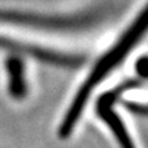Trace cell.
Returning a JSON list of instances; mask_svg holds the SVG:
<instances>
[{
    "label": "cell",
    "instance_id": "5b68a950",
    "mask_svg": "<svg viewBox=\"0 0 148 148\" xmlns=\"http://www.w3.org/2000/svg\"><path fill=\"white\" fill-rule=\"evenodd\" d=\"M8 75V91L16 100H22L27 95V82L25 74V64L18 56H10L5 61Z\"/></svg>",
    "mask_w": 148,
    "mask_h": 148
},
{
    "label": "cell",
    "instance_id": "8992f818",
    "mask_svg": "<svg viewBox=\"0 0 148 148\" xmlns=\"http://www.w3.org/2000/svg\"><path fill=\"white\" fill-rule=\"evenodd\" d=\"M135 70H136V73H138V75L140 77V78L144 79L147 77V57L146 56L140 57V59L136 61Z\"/></svg>",
    "mask_w": 148,
    "mask_h": 148
},
{
    "label": "cell",
    "instance_id": "6da1fadb",
    "mask_svg": "<svg viewBox=\"0 0 148 148\" xmlns=\"http://www.w3.org/2000/svg\"><path fill=\"white\" fill-rule=\"evenodd\" d=\"M146 30H147V10L146 8H143L142 12L138 14V17L129 26L127 30L121 35L118 42H116L114 46L97 60V62L91 69V72L88 73V77L86 78V81L79 87L78 92L74 96L73 101L70 103L69 109L65 113L62 122L60 125L59 135L61 139H66L72 134L77 122L81 118L82 112H83L94 88L127 56L129 52L135 47V44L144 35Z\"/></svg>",
    "mask_w": 148,
    "mask_h": 148
},
{
    "label": "cell",
    "instance_id": "3957f363",
    "mask_svg": "<svg viewBox=\"0 0 148 148\" xmlns=\"http://www.w3.org/2000/svg\"><path fill=\"white\" fill-rule=\"evenodd\" d=\"M87 17H57V16H43L34 13L13 12V10L0 9V22L14 23L20 26H29L36 29H48V30H69L86 26L91 22Z\"/></svg>",
    "mask_w": 148,
    "mask_h": 148
},
{
    "label": "cell",
    "instance_id": "52a82bcc",
    "mask_svg": "<svg viewBox=\"0 0 148 148\" xmlns=\"http://www.w3.org/2000/svg\"><path fill=\"white\" fill-rule=\"evenodd\" d=\"M126 107L129 108V109H131L133 112L135 113H139V114H146L147 109H146V105H142V104H136V103H133V101H127L125 103Z\"/></svg>",
    "mask_w": 148,
    "mask_h": 148
},
{
    "label": "cell",
    "instance_id": "277c9868",
    "mask_svg": "<svg viewBox=\"0 0 148 148\" xmlns=\"http://www.w3.org/2000/svg\"><path fill=\"white\" fill-rule=\"evenodd\" d=\"M0 48L20 52L21 55L35 57V59L40 60V61H46L48 64L59 65V66H65V68H75V66H79L83 62V57L82 56L61 53V52L47 49V48H43V47L31 46V44L21 43V42L1 38V36H0Z\"/></svg>",
    "mask_w": 148,
    "mask_h": 148
},
{
    "label": "cell",
    "instance_id": "7a4b0ae2",
    "mask_svg": "<svg viewBox=\"0 0 148 148\" xmlns=\"http://www.w3.org/2000/svg\"><path fill=\"white\" fill-rule=\"evenodd\" d=\"M140 84L142 82L139 79H130V81L125 82V83L120 84L118 87L113 88L112 91H108L107 94H103L99 97V100H97L96 110L99 113V117L109 126L110 131L113 133L114 138L117 139L121 148H135V147H134V143L131 140L130 134H129L125 123L122 122V120L118 117V114L113 109V105L117 101L118 96L121 94H123L127 90L139 87Z\"/></svg>",
    "mask_w": 148,
    "mask_h": 148
}]
</instances>
